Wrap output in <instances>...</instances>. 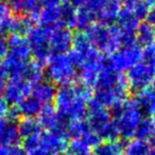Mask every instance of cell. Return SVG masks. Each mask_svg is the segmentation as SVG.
I'll use <instances>...</instances> for the list:
<instances>
[{
    "instance_id": "7bdbcfd3",
    "label": "cell",
    "mask_w": 155,
    "mask_h": 155,
    "mask_svg": "<svg viewBox=\"0 0 155 155\" xmlns=\"http://www.w3.org/2000/svg\"><path fill=\"white\" fill-rule=\"evenodd\" d=\"M69 155H79V154H74V153H69Z\"/></svg>"
},
{
    "instance_id": "836d02e7",
    "label": "cell",
    "mask_w": 155,
    "mask_h": 155,
    "mask_svg": "<svg viewBox=\"0 0 155 155\" xmlns=\"http://www.w3.org/2000/svg\"><path fill=\"white\" fill-rule=\"evenodd\" d=\"M8 51V40L4 36H0V58L4 57Z\"/></svg>"
},
{
    "instance_id": "30bf717a",
    "label": "cell",
    "mask_w": 155,
    "mask_h": 155,
    "mask_svg": "<svg viewBox=\"0 0 155 155\" xmlns=\"http://www.w3.org/2000/svg\"><path fill=\"white\" fill-rule=\"evenodd\" d=\"M82 6H86L94 20L104 25H113L121 10L118 0H88Z\"/></svg>"
},
{
    "instance_id": "83f0119b",
    "label": "cell",
    "mask_w": 155,
    "mask_h": 155,
    "mask_svg": "<svg viewBox=\"0 0 155 155\" xmlns=\"http://www.w3.org/2000/svg\"><path fill=\"white\" fill-rule=\"evenodd\" d=\"M60 16L63 28L67 29L76 28V8L70 2L60 4Z\"/></svg>"
},
{
    "instance_id": "d6986e66",
    "label": "cell",
    "mask_w": 155,
    "mask_h": 155,
    "mask_svg": "<svg viewBox=\"0 0 155 155\" xmlns=\"http://www.w3.org/2000/svg\"><path fill=\"white\" fill-rule=\"evenodd\" d=\"M143 113L155 115V81L137 92L136 99Z\"/></svg>"
},
{
    "instance_id": "8d00e7d4",
    "label": "cell",
    "mask_w": 155,
    "mask_h": 155,
    "mask_svg": "<svg viewBox=\"0 0 155 155\" xmlns=\"http://www.w3.org/2000/svg\"><path fill=\"white\" fill-rule=\"evenodd\" d=\"M147 18H148V22L152 25V28H153L155 32V5L152 8V10H150L149 15H148Z\"/></svg>"
},
{
    "instance_id": "5b68a950",
    "label": "cell",
    "mask_w": 155,
    "mask_h": 155,
    "mask_svg": "<svg viewBox=\"0 0 155 155\" xmlns=\"http://www.w3.org/2000/svg\"><path fill=\"white\" fill-rule=\"evenodd\" d=\"M90 45L100 54H110L120 48V34L114 25H104L95 22L84 33Z\"/></svg>"
},
{
    "instance_id": "e0dca14e",
    "label": "cell",
    "mask_w": 155,
    "mask_h": 155,
    "mask_svg": "<svg viewBox=\"0 0 155 155\" xmlns=\"http://www.w3.org/2000/svg\"><path fill=\"white\" fill-rule=\"evenodd\" d=\"M31 95L38 100L43 107L51 104V102L55 99L56 95V88L55 84H53L51 81H39L36 84L32 89Z\"/></svg>"
},
{
    "instance_id": "8fae6325",
    "label": "cell",
    "mask_w": 155,
    "mask_h": 155,
    "mask_svg": "<svg viewBox=\"0 0 155 155\" xmlns=\"http://www.w3.org/2000/svg\"><path fill=\"white\" fill-rule=\"evenodd\" d=\"M153 62L140 60L130 71H128L127 79L129 87L133 91L138 92L155 81Z\"/></svg>"
},
{
    "instance_id": "44dd1931",
    "label": "cell",
    "mask_w": 155,
    "mask_h": 155,
    "mask_svg": "<svg viewBox=\"0 0 155 155\" xmlns=\"http://www.w3.org/2000/svg\"><path fill=\"white\" fill-rule=\"evenodd\" d=\"M15 108L19 116H23L25 118H34L35 116H38L43 106L32 95H30L25 99H23L20 104H17Z\"/></svg>"
},
{
    "instance_id": "603a6c76",
    "label": "cell",
    "mask_w": 155,
    "mask_h": 155,
    "mask_svg": "<svg viewBox=\"0 0 155 155\" xmlns=\"http://www.w3.org/2000/svg\"><path fill=\"white\" fill-rule=\"evenodd\" d=\"M17 129H18L19 136L23 137L25 139L42 132V128H41L40 124L35 118L22 119L20 124L17 126Z\"/></svg>"
},
{
    "instance_id": "3957f363",
    "label": "cell",
    "mask_w": 155,
    "mask_h": 155,
    "mask_svg": "<svg viewBox=\"0 0 155 155\" xmlns=\"http://www.w3.org/2000/svg\"><path fill=\"white\" fill-rule=\"evenodd\" d=\"M110 114L118 129L119 136L124 139H132L135 136L137 126L143 118V111L134 98H128L113 106Z\"/></svg>"
},
{
    "instance_id": "7a4b0ae2",
    "label": "cell",
    "mask_w": 155,
    "mask_h": 155,
    "mask_svg": "<svg viewBox=\"0 0 155 155\" xmlns=\"http://www.w3.org/2000/svg\"><path fill=\"white\" fill-rule=\"evenodd\" d=\"M69 138L67 128H58L25 138L22 148L25 155H60L69 148Z\"/></svg>"
},
{
    "instance_id": "74e56055",
    "label": "cell",
    "mask_w": 155,
    "mask_h": 155,
    "mask_svg": "<svg viewBox=\"0 0 155 155\" xmlns=\"http://www.w3.org/2000/svg\"><path fill=\"white\" fill-rule=\"evenodd\" d=\"M152 120V126H153V130H152V135H151V143H150V146H151V148H153V151H155V115L153 117V119H151Z\"/></svg>"
},
{
    "instance_id": "f35d334b",
    "label": "cell",
    "mask_w": 155,
    "mask_h": 155,
    "mask_svg": "<svg viewBox=\"0 0 155 155\" xmlns=\"http://www.w3.org/2000/svg\"><path fill=\"white\" fill-rule=\"evenodd\" d=\"M119 2H123L124 3V5H133V4H135L136 2H138L139 0H118Z\"/></svg>"
},
{
    "instance_id": "cb8c5ba5",
    "label": "cell",
    "mask_w": 155,
    "mask_h": 155,
    "mask_svg": "<svg viewBox=\"0 0 155 155\" xmlns=\"http://www.w3.org/2000/svg\"><path fill=\"white\" fill-rule=\"evenodd\" d=\"M124 145L121 141H104L95 148L91 155H124Z\"/></svg>"
},
{
    "instance_id": "e575fe53",
    "label": "cell",
    "mask_w": 155,
    "mask_h": 155,
    "mask_svg": "<svg viewBox=\"0 0 155 155\" xmlns=\"http://www.w3.org/2000/svg\"><path fill=\"white\" fill-rule=\"evenodd\" d=\"M41 8H48V6H56L60 4V0H39Z\"/></svg>"
},
{
    "instance_id": "60d3db41",
    "label": "cell",
    "mask_w": 155,
    "mask_h": 155,
    "mask_svg": "<svg viewBox=\"0 0 155 155\" xmlns=\"http://www.w3.org/2000/svg\"><path fill=\"white\" fill-rule=\"evenodd\" d=\"M148 155H155V151H153V150H151V152H150Z\"/></svg>"
},
{
    "instance_id": "ab89813d",
    "label": "cell",
    "mask_w": 155,
    "mask_h": 155,
    "mask_svg": "<svg viewBox=\"0 0 155 155\" xmlns=\"http://www.w3.org/2000/svg\"><path fill=\"white\" fill-rule=\"evenodd\" d=\"M1 71H5V70H4L3 65H2V62H0V72Z\"/></svg>"
},
{
    "instance_id": "9c48e42d",
    "label": "cell",
    "mask_w": 155,
    "mask_h": 155,
    "mask_svg": "<svg viewBox=\"0 0 155 155\" xmlns=\"http://www.w3.org/2000/svg\"><path fill=\"white\" fill-rule=\"evenodd\" d=\"M141 56L143 49L138 43H135L119 48L110 56V58H107V60L113 71L124 73L126 71H130L135 64L140 61Z\"/></svg>"
},
{
    "instance_id": "484cf974",
    "label": "cell",
    "mask_w": 155,
    "mask_h": 155,
    "mask_svg": "<svg viewBox=\"0 0 155 155\" xmlns=\"http://www.w3.org/2000/svg\"><path fill=\"white\" fill-rule=\"evenodd\" d=\"M14 18V14L8 3L0 1V36H4L6 33L11 32Z\"/></svg>"
},
{
    "instance_id": "f546056e",
    "label": "cell",
    "mask_w": 155,
    "mask_h": 155,
    "mask_svg": "<svg viewBox=\"0 0 155 155\" xmlns=\"http://www.w3.org/2000/svg\"><path fill=\"white\" fill-rule=\"evenodd\" d=\"M88 131H90L87 121L84 120H76L70 121L67 124V132L69 136H72L74 139H78L84 136Z\"/></svg>"
},
{
    "instance_id": "ac0fdd59",
    "label": "cell",
    "mask_w": 155,
    "mask_h": 155,
    "mask_svg": "<svg viewBox=\"0 0 155 155\" xmlns=\"http://www.w3.org/2000/svg\"><path fill=\"white\" fill-rule=\"evenodd\" d=\"M37 21H39L42 27L45 28H63L61 25V16H60V4L56 6H48L41 8L40 12L37 17Z\"/></svg>"
},
{
    "instance_id": "6da1fadb",
    "label": "cell",
    "mask_w": 155,
    "mask_h": 155,
    "mask_svg": "<svg viewBox=\"0 0 155 155\" xmlns=\"http://www.w3.org/2000/svg\"><path fill=\"white\" fill-rule=\"evenodd\" d=\"M91 88L84 84H68L56 91L55 109L63 119L70 121L84 120L88 115V104L92 98Z\"/></svg>"
},
{
    "instance_id": "277c9868",
    "label": "cell",
    "mask_w": 155,
    "mask_h": 155,
    "mask_svg": "<svg viewBox=\"0 0 155 155\" xmlns=\"http://www.w3.org/2000/svg\"><path fill=\"white\" fill-rule=\"evenodd\" d=\"M31 57L32 54L27 39L12 35L8 40V51L2 62L6 75H11V78L22 77L31 62Z\"/></svg>"
},
{
    "instance_id": "ffe728a7",
    "label": "cell",
    "mask_w": 155,
    "mask_h": 155,
    "mask_svg": "<svg viewBox=\"0 0 155 155\" xmlns=\"http://www.w3.org/2000/svg\"><path fill=\"white\" fill-rule=\"evenodd\" d=\"M19 137L16 124L10 119H0V146L15 145Z\"/></svg>"
},
{
    "instance_id": "d6a6232c",
    "label": "cell",
    "mask_w": 155,
    "mask_h": 155,
    "mask_svg": "<svg viewBox=\"0 0 155 155\" xmlns=\"http://www.w3.org/2000/svg\"><path fill=\"white\" fill-rule=\"evenodd\" d=\"M10 107L6 100L3 97H0V119H4L8 117Z\"/></svg>"
},
{
    "instance_id": "2e32d148",
    "label": "cell",
    "mask_w": 155,
    "mask_h": 155,
    "mask_svg": "<svg viewBox=\"0 0 155 155\" xmlns=\"http://www.w3.org/2000/svg\"><path fill=\"white\" fill-rule=\"evenodd\" d=\"M8 5L18 16H29L37 20L38 14L41 10L39 0H8Z\"/></svg>"
},
{
    "instance_id": "52a82bcc",
    "label": "cell",
    "mask_w": 155,
    "mask_h": 155,
    "mask_svg": "<svg viewBox=\"0 0 155 155\" xmlns=\"http://www.w3.org/2000/svg\"><path fill=\"white\" fill-rule=\"evenodd\" d=\"M50 33L51 28H45L42 25L34 27L28 34L27 42L29 45L32 56L35 61L40 67L48 64L53 54L50 49Z\"/></svg>"
},
{
    "instance_id": "7c38bea8",
    "label": "cell",
    "mask_w": 155,
    "mask_h": 155,
    "mask_svg": "<svg viewBox=\"0 0 155 155\" xmlns=\"http://www.w3.org/2000/svg\"><path fill=\"white\" fill-rule=\"evenodd\" d=\"M33 87L29 81L21 77L11 78L10 81L6 82L5 89H4V99L8 104H18L23 99L31 95Z\"/></svg>"
},
{
    "instance_id": "d4e9b609",
    "label": "cell",
    "mask_w": 155,
    "mask_h": 155,
    "mask_svg": "<svg viewBox=\"0 0 155 155\" xmlns=\"http://www.w3.org/2000/svg\"><path fill=\"white\" fill-rule=\"evenodd\" d=\"M136 42L141 45H148L152 42H155V32L148 21L140 22L135 33Z\"/></svg>"
},
{
    "instance_id": "d590c367",
    "label": "cell",
    "mask_w": 155,
    "mask_h": 155,
    "mask_svg": "<svg viewBox=\"0 0 155 155\" xmlns=\"http://www.w3.org/2000/svg\"><path fill=\"white\" fill-rule=\"evenodd\" d=\"M6 86V73L5 71L0 72V94L4 91Z\"/></svg>"
},
{
    "instance_id": "f1b7e54d",
    "label": "cell",
    "mask_w": 155,
    "mask_h": 155,
    "mask_svg": "<svg viewBox=\"0 0 155 155\" xmlns=\"http://www.w3.org/2000/svg\"><path fill=\"white\" fill-rule=\"evenodd\" d=\"M93 23H95V20L86 6L76 8V28L80 30H88Z\"/></svg>"
},
{
    "instance_id": "4dcf8cb0",
    "label": "cell",
    "mask_w": 155,
    "mask_h": 155,
    "mask_svg": "<svg viewBox=\"0 0 155 155\" xmlns=\"http://www.w3.org/2000/svg\"><path fill=\"white\" fill-rule=\"evenodd\" d=\"M152 130H153V126H152V120L149 118H145L143 117L141 121L137 126L136 131H135V136L137 139H141V140H147L151 138Z\"/></svg>"
},
{
    "instance_id": "5bb4252c",
    "label": "cell",
    "mask_w": 155,
    "mask_h": 155,
    "mask_svg": "<svg viewBox=\"0 0 155 155\" xmlns=\"http://www.w3.org/2000/svg\"><path fill=\"white\" fill-rule=\"evenodd\" d=\"M74 35L67 28H53L50 33V49L52 54H68L72 49Z\"/></svg>"
},
{
    "instance_id": "4fadbf2b",
    "label": "cell",
    "mask_w": 155,
    "mask_h": 155,
    "mask_svg": "<svg viewBox=\"0 0 155 155\" xmlns=\"http://www.w3.org/2000/svg\"><path fill=\"white\" fill-rule=\"evenodd\" d=\"M106 61L107 58L104 57L100 53H97L89 60H87L79 68L81 84L88 87V88L95 86L96 82H97L98 76L101 73L102 69L106 64Z\"/></svg>"
},
{
    "instance_id": "ba28073f",
    "label": "cell",
    "mask_w": 155,
    "mask_h": 155,
    "mask_svg": "<svg viewBox=\"0 0 155 155\" xmlns=\"http://www.w3.org/2000/svg\"><path fill=\"white\" fill-rule=\"evenodd\" d=\"M87 124L100 140L116 141L119 137L118 129L111 117L110 112L106 109L90 110Z\"/></svg>"
},
{
    "instance_id": "9a60e30c",
    "label": "cell",
    "mask_w": 155,
    "mask_h": 155,
    "mask_svg": "<svg viewBox=\"0 0 155 155\" xmlns=\"http://www.w3.org/2000/svg\"><path fill=\"white\" fill-rule=\"evenodd\" d=\"M38 116L39 118L37 120L42 129L45 128L49 131H52L58 128H67L68 121L60 116L55 107H53L52 104L43 107Z\"/></svg>"
},
{
    "instance_id": "4316f807",
    "label": "cell",
    "mask_w": 155,
    "mask_h": 155,
    "mask_svg": "<svg viewBox=\"0 0 155 155\" xmlns=\"http://www.w3.org/2000/svg\"><path fill=\"white\" fill-rule=\"evenodd\" d=\"M124 152H126V155H148L151 152V146L147 140L131 139L124 146Z\"/></svg>"
},
{
    "instance_id": "8992f818",
    "label": "cell",
    "mask_w": 155,
    "mask_h": 155,
    "mask_svg": "<svg viewBox=\"0 0 155 155\" xmlns=\"http://www.w3.org/2000/svg\"><path fill=\"white\" fill-rule=\"evenodd\" d=\"M47 74L53 84L61 87L74 84L77 76V68L74 65L69 54L54 55L47 65Z\"/></svg>"
},
{
    "instance_id": "b9f144b4",
    "label": "cell",
    "mask_w": 155,
    "mask_h": 155,
    "mask_svg": "<svg viewBox=\"0 0 155 155\" xmlns=\"http://www.w3.org/2000/svg\"><path fill=\"white\" fill-rule=\"evenodd\" d=\"M153 70H154V75H155V60H154V62H153Z\"/></svg>"
},
{
    "instance_id": "1f68e13d",
    "label": "cell",
    "mask_w": 155,
    "mask_h": 155,
    "mask_svg": "<svg viewBox=\"0 0 155 155\" xmlns=\"http://www.w3.org/2000/svg\"><path fill=\"white\" fill-rule=\"evenodd\" d=\"M0 155H25V152L22 147L15 143L0 146Z\"/></svg>"
},
{
    "instance_id": "7402d4cb",
    "label": "cell",
    "mask_w": 155,
    "mask_h": 155,
    "mask_svg": "<svg viewBox=\"0 0 155 155\" xmlns=\"http://www.w3.org/2000/svg\"><path fill=\"white\" fill-rule=\"evenodd\" d=\"M35 19H33L32 17L29 16H18L17 18H14L12 25V29L11 32L13 33V35H16V36L23 37L33 30V28L35 27L34 22Z\"/></svg>"
}]
</instances>
